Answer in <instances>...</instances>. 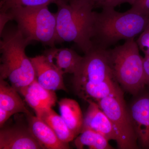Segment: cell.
<instances>
[{
    "label": "cell",
    "instance_id": "obj_1",
    "mask_svg": "<svg viewBox=\"0 0 149 149\" xmlns=\"http://www.w3.org/2000/svg\"><path fill=\"white\" fill-rule=\"evenodd\" d=\"M149 23V16L129 9L118 12L112 8L95 12L92 28L93 47L107 49L120 40L135 38Z\"/></svg>",
    "mask_w": 149,
    "mask_h": 149
},
{
    "label": "cell",
    "instance_id": "obj_2",
    "mask_svg": "<svg viewBox=\"0 0 149 149\" xmlns=\"http://www.w3.org/2000/svg\"><path fill=\"white\" fill-rule=\"evenodd\" d=\"M56 4L57 43L73 42L87 53L93 47L91 38L95 6L68 0H60Z\"/></svg>",
    "mask_w": 149,
    "mask_h": 149
},
{
    "label": "cell",
    "instance_id": "obj_3",
    "mask_svg": "<svg viewBox=\"0 0 149 149\" xmlns=\"http://www.w3.org/2000/svg\"><path fill=\"white\" fill-rule=\"evenodd\" d=\"M0 78L7 79L18 93L36 79L31 59L25 53L29 42L17 28L1 35Z\"/></svg>",
    "mask_w": 149,
    "mask_h": 149
},
{
    "label": "cell",
    "instance_id": "obj_4",
    "mask_svg": "<svg viewBox=\"0 0 149 149\" xmlns=\"http://www.w3.org/2000/svg\"><path fill=\"white\" fill-rule=\"evenodd\" d=\"M134 38L122 45L107 49L114 79L124 90L133 96L145 88L144 58Z\"/></svg>",
    "mask_w": 149,
    "mask_h": 149
},
{
    "label": "cell",
    "instance_id": "obj_5",
    "mask_svg": "<svg viewBox=\"0 0 149 149\" xmlns=\"http://www.w3.org/2000/svg\"><path fill=\"white\" fill-rule=\"evenodd\" d=\"M9 12L17 28L29 42H40L50 47L57 43L56 18L48 6L17 8Z\"/></svg>",
    "mask_w": 149,
    "mask_h": 149
},
{
    "label": "cell",
    "instance_id": "obj_6",
    "mask_svg": "<svg viewBox=\"0 0 149 149\" xmlns=\"http://www.w3.org/2000/svg\"><path fill=\"white\" fill-rule=\"evenodd\" d=\"M97 103L110 120L120 149H137L138 138L121 89Z\"/></svg>",
    "mask_w": 149,
    "mask_h": 149
},
{
    "label": "cell",
    "instance_id": "obj_7",
    "mask_svg": "<svg viewBox=\"0 0 149 149\" xmlns=\"http://www.w3.org/2000/svg\"><path fill=\"white\" fill-rule=\"evenodd\" d=\"M113 79L107 49L93 47L85 54L80 67L73 74L72 84L77 95L92 85Z\"/></svg>",
    "mask_w": 149,
    "mask_h": 149
},
{
    "label": "cell",
    "instance_id": "obj_8",
    "mask_svg": "<svg viewBox=\"0 0 149 149\" xmlns=\"http://www.w3.org/2000/svg\"><path fill=\"white\" fill-rule=\"evenodd\" d=\"M134 96L128 107L131 121L141 148L149 149V94L142 91Z\"/></svg>",
    "mask_w": 149,
    "mask_h": 149
},
{
    "label": "cell",
    "instance_id": "obj_9",
    "mask_svg": "<svg viewBox=\"0 0 149 149\" xmlns=\"http://www.w3.org/2000/svg\"><path fill=\"white\" fill-rule=\"evenodd\" d=\"M36 78L42 87L51 91H67L63 82V73L45 55L30 58Z\"/></svg>",
    "mask_w": 149,
    "mask_h": 149
},
{
    "label": "cell",
    "instance_id": "obj_10",
    "mask_svg": "<svg viewBox=\"0 0 149 149\" xmlns=\"http://www.w3.org/2000/svg\"><path fill=\"white\" fill-rule=\"evenodd\" d=\"M0 149H42L28 127L1 128Z\"/></svg>",
    "mask_w": 149,
    "mask_h": 149
},
{
    "label": "cell",
    "instance_id": "obj_11",
    "mask_svg": "<svg viewBox=\"0 0 149 149\" xmlns=\"http://www.w3.org/2000/svg\"><path fill=\"white\" fill-rule=\"evenodd\" d=\"M88 110L84 117L82 132L86 129L94 130L108 140L116 141V136L110 120L96 102L88 101Z\"/></svg>",
    "mask_w": 149,
    "mask_h": 149
},
{
    "label": "cell",
    "instance_id": "obj_12",
    "mask_svg": "<svg viewBox=\"0 0 149 149\" xmlns=\"http://www.w3.org/2000/svg\"><path fill=\"white\" fill-rule=\"evenodd\" d=\"M26 115L29 130L43 149H70L68 144L61 141L52 129L42 119L31 114Z\"/></svg>",
    "mask_w": 149,
    "mask_h": 149
},
{
    "label": "cell",
    "instance_id": "obj_13",
    "mask_svg": "<svg viewBox=\"0 0 149 149\" xmlns=\"http://www.w3.org/2000/svg\"><path fill=\"white\" fill-rule=\"evenodd\" d=\"M25 101L33 109L35 113L55 105L57 97L54 91L42 87L36 79L31 84L19 92Z\"/></svg>",
    "mask_w": 149,
    "mask_h": 149
},
{
    "label": "cell",
    "instance_id": "obj_14",
    "mask_svg": "<svg viewBox=\"0 0 149 149\" xmlns=\"http://www.w3.org/2000/svg\"><path fill=\"white\" fill-rule=\"evenodd\" d=\"M44 55L63 74H74L80 67L83 58L73 50L66 48L50 47L45 51Z\"/></svg>",
    "mask_w": 149,
    "mask_h": 149
},
{
    "label": "cell",
    "instance_id": "obj_15",
    "mask_svg": "<svg viewBox=\"0 0 149 149\" xmlns=\"http://www.w3.org/2000/svg\"><path fill=\"white\" fill-rule=\"evenodd\" d=\"M58 103L61 116L76 138L82 131L84 120L80 105L68 98L61 99Z\"/></svg>",
    "mask_w": 149,
    "mask_h": 149
},
{
    "label": "cell",
    "instance_id": "obj_16",
    "mask_svg": "<svg viewBox=\"0 0 149 149\" xmlns=\"http://www.w3.org/2000/svg\"><path fill=\"white\" fill-rule=\"evenodd\" d=\"M18 93L5 80L0 78V108L12 115L20 113L31 114Z\"/></svg>",
    "mask_w": 149,
    "mask_h": 149
},
{
    "label": "cell",
    "instance_id": "obj_17",
    "mask_svg": "<svg viewBox=\"0 0 149 149\" xmlns=\"http://www.w3.org/2000/svg\"><path fill=\"white\" fill-rule=\"evenodd\" d=\"M36 116L50 127L62 142L68 144L75 139V136L66 125L61 116L58 114L52 108L42 110L36 113Z\"/></svg>",
    "mask_w": 149,
    "mask_h": 149
},
{
    "label": "cell",
    "instance_id": "obj_18",
    "mask_svg": "<svg viewBox=\"0 0 149 149\" xmlns=\"http://www.w3.org/2000/svg\"><path fill=\"white\" fill-rule=\"evenodd\" d=\"M109 140L100 133L94 130L86 129L83 130L74 141L77 149H82L88 147L91 149H112Z\"/></svg>",
    "mask_w": 149,
    "mask_h": 149
},
{
    "label": "cell",
    "instance_id": "obj_19",
    "mask_svg": "<svg viewBox=\"0 0 149 149\" xmlns=\"http://www.w3.org/2000/svg\"><path fill=\"white\" fill-rule=\"evenodd\" d=\"M60 0H1L0 12H7L17 8L48 6L52 3L56 4Z\"/></svg>",
    "mask_w": 149,
    "mask_h": 149
},
{
    "label": "cell",
    "instance_id": "obj_20",
    "mask_svg": "<svg viewBox=\"0 0 149 149\" xmlns=\"http://www.w3.org/2000/svg\"><path fill=\"white\" fill-rule=\"evenodd\" d=\"M136 42L145 56L149 57V23L140 34Z\"/></svg>",
    "mask_w": 149,
    "mask_h": 149
},
{
    "label": "cell",
    "instance_id": "obj_21",
    "mask_svg": "<svg viewBox=\"0 0 149 149\" xmlns=\"http://www.w3.org/2000/svg\"><path fill=\"white\" fill-rule=\"evenodd\" d=\"M135 0H98L96 3L95 6L103 8H115L118 6L124 3H128L133 5Z\"/></svg>",
    "mask_w": 149,
    "mask_h": 149
},
{
    "label": "cell",
    "instance_id": "obj_22",
    "mask_svg": "<svg viewBox=\"0 0 149 149\" xmlns=\"http://www.w3.org/2000/svg\"><path fill=\"white\" fill-rule=\"evenodd\" d=\"M130 9L149 16V0H135Z\"/></svg>",
    "mask_w": 149,
    "mask_h": 149
},
{
    "label": "cell",
    "instance_id": "obj_23",
    "mask_svg": "<svg viewBox=\"0 0 149 149\" xmlns=\"http://www.w3.org/2000/svg\"><path fill=\"white\" fill-rule=\"evenodd\" d=\"M12 20V16L9 12H0V35L2 34L8 22Z\"/></svg>",
    "mask_w": 149,
    "mask_h": 149
},
{
    "label": "cell",
    "instance_id": "obj_24",
    "mask_svg": "<svg viewBox=\"0 0 149 149\" xmlns=\"http://www.w3.org/2000/svg\"><path fill=\"white\" fill-rule=\"evenodd\" d=\"M13 115L9 112L0 108V127L2 128L5 123Z\"/></svg>",
    "mask_w": 149,
    "mask_h": 149
},
{
    "label": "cell",
    "instance_id": "obj_25",
    "mask_svg": "<svg viewBox=\"0 0 149 149\" xmlns=\"http://www.w3.org/2000/svg\"><path fill=\"white\" fill-rule=\"evenodd\" d=\"M143 60L145 83L149 86V57L145 56Z\"/></svg>",
    "mask_w": 149,
    "mask_h": 149
},
{
    "label": "cell",
    "instance_id": "obj_26",
    "mask_svg": "<svg viewBox=\"0 0 149 149\" xmlns=\"http://www.w3.org/2000/svg\"><path fill=\"white\" fill-rule=\"evenodd\" d=\"M97 0H68V1H80L88 3L93 5L95 7Z\"/></svg>",
    "mask_w": 149,
    "mask_h": 149
},
{
    "label": "cell",
    "instance_id": "obj_27",
    "mask_svg": "<svg viewBox=\"0 0 149 149\" xmlns=\"http://www.w3.org/2000/svg\"><path fill=\"white\" fill-rule=\"evenodd\" d=\"M98 1V0H97V1ZM97 2H96V3H97Z\"/></svg>",
    "mask_w": 149,
    "mask_h": 149
}]
</instances>
